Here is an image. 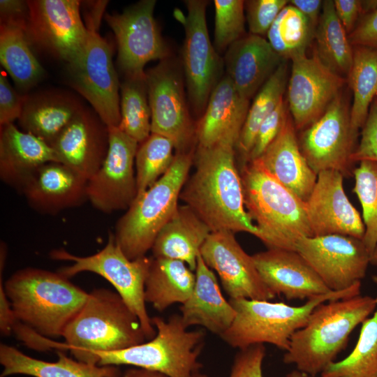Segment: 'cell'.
<instances>
[{"instance_id":"cell-45","label":"cell","mask_w":377,"mask_h":377,"mask_svg":"<svg viewBox=\"0 0 377 377\" xmlns=\"http://www.w3.org/2000/svg\"><path fill=\"white\" fill-rule=\"evenodd\" d=\"M377 161V98L371 103L362 126L359 144L351 156L353 163L362 161Z\"/></svg>"},{"instance_id":"cell-22","label":"cell","mask_w":377,"mask_h":377,"mask_svg":"<svg viewBox=\"0 0 377 377\" xmlns=\"http://www.w3.org/2000/svg\"><path fill=\"white\" fill-rule=\"evenodd\" d=\"M267 287L287 300H309L332 292L297 251L268 249L252 256Z\"/></svg>"},{"instance_id":"cell-35","label":"cell","mask_w":377,"mask_h":377,"mask_svg":"<svg viewBox=\"0 0 377 377\" xmlns=\"http://www.w3.org/2000/svg\"><path fill=\"white\" fill-rule=\"evenodd\" d=\"M287 80L288 66L285 60L260 88L250 105L235 146L242 165L247 161L260 125L283 98Z\"/></svg>"},{"instance_id":"cell-51","label":"cell","mask_w":377,"mask_h":377,"mask_svg":"<svg viewBox=\"0 0 377 377\" xmlns=\"http://www.w3.org/2000/svg\"><path fill=\"white\" fill-rule=\"evenodd\" d=\"M336 14L347 34L355 27L359 16L363 13L362 1L334 0Z\"/></svg>"},{"instance_id":"cell-36","label":"cell","mask_w":377,"mask_h":377,"mask_svg":"<svg viewBox=\"0 0 377 377\" xmlns=\"http://www.w3.org/2000/svg\"><path fill=\"white\" fill-rule=\"evenodd\" d=\"M353 93L350 124L359 132L377 96V50L362 46L353 49V65L348 76Z\"/></svg>"},{"instance_id":"cell-26","label":"cell","mask_w":377,"mask_h":377,"mask_svg":"<svg viewBox=\"0 0 377 377\" xmlns=\"http://www.w3.org/2000/svg\"><path fill=\"white\" fill-rule=\"evenodd\" d=\"M249 107L250 101L241 96L224 75L196 122L197 147H209L227 139L237 142Z\"/></svg>"},{"instance_id":"cell-56","label":"cell","mask_w":377,"mask_h":377,"mask_svg":"<svg viewBox=\"0 0 377 377\" xmlns=\"http://www.w3.org/2000/svg\"><path fill=\"white\" fill-rule=\"evenodd\" d=\"M370 264L377 267V244L371 254Z\"/></svg>"},{"instance_id":"cell-30","label":"cell","mask_w":377,"mask_h":377,"mask_svg":"<svg viewBox=\"0 0 377 377\" xmlns=\"http://www.w3.org/2000/svg\"><path fill=\"white\" fill-rule=\"evenodd\" d=\"M211 232L188 206L179 205L157 235L152 256L183 261L195 272L201 247Z\"/></svg>"},{"instance_id":"cell-28","label":"cell","mask_w":377,"mask_h":377,"mask_svg":"<svg viewBox=\"0 0 377 377\" xmlns=\"http://www.w3.org/2000/svg\"><path fill=\"white\" fill-rule=\"evenodd\" d=\"M84 107L79 98L65 91L27 94L18 125L51 146Z\"/></svg>"},{"instance_id":"cell-5","label":"cell","mask_w":377,"mask_h":377,"mask_svg":"<svg viewBox=\"0 0 377 377\" xmlns=\"http://www.w3.org/2000/svg\"><path fill=\"white\" fill-rule=\"evenodd\" d=\"M62 337L75 360L93 364L98 353L122 350L146 339L138 316L117 292L106 288L89 293Z\"/></svg>"},{"instance_id":"cell-6","label":"cell","mask_w":377,"mask_h":377,"mask_svg":"<svg viewBox=\"0 0 377 377\" xmlns=\"http://www.w3.org/2000/svg\"><path fill=\"white\" fill-rule=\"evenodd\" d=\"M360 281L346 290L307 300L300 306L269 300L230 298L236 316L220 337L230 346L239 350L267 343L286 352L293 334L306 324L316 307L328 301L360 295Z\"/></svg>"},{"instance_id":"cell-57","label":"cell","mask_w":377,"mask_h":377,"mask_svg":"<svg viewBox=\"0 0 377 377\" xmlns=\"http://www.w3.org/2000/svg\"><path fill=\"white\" fill-rule=\"evenodd\" d=\"M191 377H207V376L206 374L197 371L194 373Z\"/></svg>"},{"instance_id":"cell-40","label":"cell","mask_w":377,"mask_h":377,"mask_svg":"<svg viewBox=\"0 0 377 377\" xmlns=\"http://www.w3.org/2000/svg\"><path fill=\"white\" fill-rule=\"evenodd\" d=\"M175 149L170 139L154 133L139 144L135 158L137 196L153 186L168 170L174 161Z\"/></svg>"},{"instance_id":"cell-49","label":"cell","mask_w":377,"mask_h":377,"mask_svg":"<svg viewBox=\"0 0 377 377\" xmlns=\"http://www.w3.org/2000/svg\"><path fill=\"white\" fill-rule=\"evenodd\" d=\"M348 38L352 45L377 50V9L365 15Z\"/></svg>"},{"instance_id":"cell-18","label":"cell","mask_w":377,"mask_h":377,"mask_svg":"<svg viewBox=\"0 0 377 377\" xmlns=\"http://www.w3.org/2000/svg\"><path fill=\"white\" fill-rule=\"evenodd\" d=\"M288 101L295 129L315 122L325 111L345 83V78L332 71L314 51L291 59Z\"/></svg>"},{"instance_id":"cell-43","label":"cell","mask_w":377,"mask_h":377,"mask_svg":"<svg viewBox=\"0 0 377 377\" xmlns=\"http://www.w3.org/2000/svg\"><path fill=\"white\" fill-rule=\"evenodd\" d=\"M287 0H251L245 1L246 19L251 34L266 35Z\"/></svg>"},{"instance_id":"cell-25","label":"cell","mask_w":377,"mask_h":377,"mask_svg":"<svg viewBox=\"0 0 377 377\" xmlns=\"http://www.w3.org/2000/svg\"><path fill=\"white\" fill-rule=\"evenodd\" d=\"M49 162H59L52 147L13 124L0 126V178L22 193L36 172Z\"/></svg>"},{"instance_id":"cell-2","label":"cell","mask_w":377,"mask_h":377,"mask_svg":"<svg viewBox=\"0 0 377 377\" xmlns=\"http://www.w3.org/2000/svg\"><path fill=\"white\" fill-rule=\"evenodd\" d=\"M370 296L328 301L319 304L306 324L293 334L283 361L311 376L320 374L346 347L354 329L376 309Z\"/></svg>"},{"instance_id":"cell-37","label":"cell","mask_w":377,"mask_h":377,"mask_svg":"<svg viewBox=\"0 0 377 377\" xmlns=\"http://www.w3.org/2000/svg\"><path fill=\"white\" fill-rule=\"evenodd\" d=\"M372 279L377 286V276ZM376 300L377 304V296ZM320 377H377V304L374 315L362 323L357 342L351 353L329 365Z\"/></svg>"},{"instance_id":"cell-32","label":"cell","mask_w":377,"mask_h":377,"mask_svg":"<svg viewBox=\"0 0 377 377\" xmlns=\"http://www.w3.org/2000/svg\"><path fill=\"white\" fill-rule=\"evenodd\" d=\"M195 273L184 262L154 258L145 282V302L163 311L175 303H184L191 296Z\"/></svg>"},{"instance_id":"cell-19","label":"cell","mask_w":377,"mask_h":377,"mask_svg":"<svg viewBox=\"0 0 377 377\" xmlns=\"http://www.w3.org/2000/svg\"><path fill=\"white\" fill-rule=\"evenodd\" d=\"M205 264L218 274L231 299L271 300L276 295L263 281L249 256L230 231L212 232L200 249Z\"/></svg>"},{"instance_id":"cell-9","label":"cell","mask_w":377,"mask_h":377,"mask_svg":"<svg viewBox=\"0 0 377 377\" xmlns=\"http://www.w3.org/2000/svg\"><path fill=\"white\" fill-rule=\"evenodd\" d=\"M52 259L72 262L58 271L71 278L83 272L97 274L108 280L115 288L131 311L139 318L147 339L156 334L149 317L145 298L146 279L151 257L128 259L109 232L105 246L98 252L88 256H75L65 249H54L50 253Z\"/></svg>"},{"instance_id":"cell-11","label":"cell","mask_w":377,"mask_h":377,"mask_svg":"<svg viewBox=\"0 0 377 377\" xmlns=\"http://www.w3.org/2000/svg\"><path fill=\"white\" fill-rule=\"evenodd\" d=\"M187 13H175L184 28L182 66L191 110L199 118L223 75L224 61L209 39L206 20L208 1H184Z\"/></svg>"},{"instance_id":"cell-1","label":"cell","mask_w":377,"mask_h":377,"mask_svg":"<svg viewBox=\"0 0 377 377\" xmlns=\"http://www.w3.org/2000/svg\"><path fill=\"white\" fill-rule=\"evenodd\" d=\"M237 140L227 139L209 147H196L195 171L180 193L212 232H245L259 235L244 206L240 172L235 159Z\"/></svg>"},{"instance_id":"cell-3","label":"cell","mask_w":377,"mask_h":377,"mask_svg":"<svg viewBox=\"0 0 377 377\" xmlns=\"http://www.w3.org/2000/svg\"><path fill=\"white\" fill-rule=\"evenodd\" d=\"M16 319L47 338L62 337L89 293L60 273L26 267L3 285Z\"/></svg>"},{"instance_id":"cell-53","label":"cell","mask_w":377,"mask_h":377,"mask_svg":"<svg viewBox=\"0 0 377 377\" xmlns=\"http://www.w3.org/2000/svg\"><path fill=\"white\" fill-rule=\"evenodd\" d=\"M323 1L320 0H290L289 3L297 8L316 29L320 16Z\"/></svg>"},{"instance_id":"cell-15","label":"cell","mask_w":377,"mask_h":377,"mask_svg":"<svg viewBox=\"0 0 377 377\" xmlns=\"http://www.w3.org/2000/svg\"><path fill=\"white\" fill-rule=\"evenodd\" d=\"M358 133L353 131L348 109L340 93L324 113L306 128L299 142L301 151L311 169L319 172L332 170L343 177L353 172L351 156Z\"/></svg>"},{"instance_id":"cell-31","label":"cell","mask_w":377,"mask_h":377,"mask_svg":"<svg viewBox=\"0 0 377 377\" xmlns=\"http://www.w3.org/2000/svg\"><path fill=\"white\" fill-rule=\"evenodd\" d=\"M58 360L47 362L24 354L16 348L1 343L0 363L3 369L1 377L14 374L34 377H118L116 366H100L68 357L64 351H57Z\"/></svg>"},{"instance_id":"cell-7","label":"cell","mask_w":377,"mask_h":377,"mask_svg":"<svg viewBox=\"0 0 377 377\" xmlns=\"http://www.w3.org/2000/svg\"><path fill=\"white\" fill-rule=\"evenodd\" d=\"M195 149L177 152L168 170L135 199L117 221L114 237L130 260L146 256L162 228L176 212L193 163Z\"/></svg>"},{"instance_id":"cell-47","label":"cell","mask_w":377,"mask_h":377,"mask_svg":"<svg viewBox=\"0 0 377 377\" xmlns=\"http://www.w3.org/2000/svg\"><path fill=\"white\" fill-rule=\"evenodd\" d=\"M27 94L18 93L10 84L7 77L0 75V126L13 124L19 119Z\"/></svg>"},{"instance_id":"cell-27","label":"cell","mask_w":377,"mask_h":377,"mask_svg":"<svg viewBox=\"0 0 377 377\" xmlns=\"http://www.w3.org/2000/svg\"><path fill=\"white\" fill-rule=\"evenodd\" d=\"M281 184L306 202L317 180V174L304 157L289 117L281 131L258 158Z\"/></svg>"},{"instance_id":"cell-17","label":"cell","mask_w":377,"mask_h":377,"mask_svg":"<svg viewBox=\"0 0 377 377\" xmlns=\"http://www.w3.org/2000/svg\"><path fill=\"white\" fill-rule=\"evenodd\" d=\"M296 251L332 291L360 282L370 264L371 253L362 239L342 235L304 237Z\"/></svg>"},{"instance_id":"cell-55","label":"cell","mask_w":377,"mask_h":377,"mask_svg":"<svg viewBox=\"0 0 377 377\" xmlns=\"http://www.w3.org/2000/svg\"><path fill=\"white\" fill-rule=\"evenodd\" d=\"M286 377H318L317 376H311L306 373L302 372L297 369L293 370L288 373Z\"/></svg>"},{"instance_id":"cell-13","label":"cell","mask_w":377,"mask_h":377,"mask_svg":"<svg viewBox=\"0 0 377 377\" xmlns=\"http://www.w3.org/2000/svg\"><path fill=\"white\" fill-rule=\"evenodd\" d=\"M29 18L25 33L31 43L68 67L82 59L87 29L77 0H28Z\"/></svg>"},{"instance_id":"cell-41","label":"cell","mask_w":377,"mask_h":377,"mask_svg":"<svg viewBox=\"0 0 377 377\" xmlns=\"http://www.w3.org/2000/svg\"><path fill=\"white\" fill-rule=\"evenodd\" d=\"M353 174V192L361 204L365 226L362 241L371 254L377 244V161H360Z\"/></svg>"},{"instance_id":"cell-42","label":"cell","mask_w":377,"mask_h":377,"mask_svg":"<svg viewBox=\"0 0 377 377\" xmlns=\"http://www.w3.org/2000/svg\"><path fill=\"white\" fill-rule=\"evenodd\" d=\"M214 46L216 51L228 49L244 36L245 1L242 0H214Z\"/></svg>"},{"instance_id":"cell-16","label":"cell","mask_w":377,"mask_h":377,"mask_svg":"<svg viewBox=\"0 0 377 377\" xmlns=\"http://www.w3.org/2000/svg\"><path fill=\"white\" fill-rule=\"evenodd\" d=\"M109 147L99 169L87 180V200L100 212L127 209L137 196L134 170L139 143L119 127H108Z\"/></svg>"},{"instance_id":"cell-21","label":"cell","mask_w":377,"mask_h":377,"mask_svg":"<svg viewBox=\"0 0 377 377\" xmlns=\"http://www.w3.org/2000/svg\"><path fill=\"white\" fill-rule=\"evenodd\" d=\"M51 147L59 163L88 180L107 156L108 127L93 109L84 106Z\"/></svg>"},{"instance_id":"cell-39","label":"cell","mask_w":377,"mask_h":377,"mask_svg":"<svg viewBox=\"0 0 377 377\" xmlns=\"http://www.w3.org/2000/svg\"><path fill=\"white\" fill-rule=\"evenodd\" d=\"M119 128L139 144L151 134V110L146 76L125 77L120 84Z\"/></svg>"},{"instance_id":"cell-38","label":"cell","mask_w":377,"mask_h":377,"mask_svg":"<svg viewBox=\"0 0 377 377\" xmlns=\"http://www.w3.org/2000/svg\"><path fill=\"white\" fill-rule=\"evenodd\" d=\"M315 31L308 20L288 3L269 28L267 40L284 60L291 59L306 53Z\"/></svg>"},{"instance_id":"cell-58","label":"cell","mask_w":377,"mask_h":377,"mask_svg":"<svg viewBox=\"0 0 377 377\" xmlns=\"http://www.w3.org/2000/svg\"><path fill=\"white\" fill-rule=\"evenodd\" d=\"M376 98H377V96H376Z\"/></svg>"},{"instance_id":"cell-24","label":"cell","mask_w":377,"mask_h":377,"mask_svg":"<svg viewBox=\"0 0 377 377\" xmlns=\"http://www.w3.org/2000/svg\"><path fill=\"white\" fill-rule=\"evenodd\" d=\"M223 61L226 75L239 94L250 101L285 60L264 37L250 34L227 49Z\"/></svg>"},{"instance_id":"cell-8","label":"cell","mask_w":377,"mask_h":377,"mask_svg":"<svg viewBox=\"0 0 377 377\" xmlns=\"http://www.w3.org/2000/svg\"><path fill=\"white\" fill-rule=\"evenodd\" d=\"M151 322L156 330L154 338L122 350L98 353L94 355L95 363L100 366L131 365L169 377H191L199 371L204 331H188L180 314H174L167 320L155 316Z\"/></svg>"},{"instance_id":"cell-29","label":"cell","mask_w":377,"mask_h":377,"mask_svg":"<svg viewBox=\"0 0 377 377\" xmlns=\"http://www.w3.org/2000/svg\"><path fill=\"white\" fill-rule=\"evenodd\" d=\"M195 273L193 292L180 306L182 321L188 328L199 325L221 336L232 324L236 311L222 295L216 276L200 253Z\"/></svg>"},{"instance_id":"cell-48","label":"cell","mask_w":377,"mask_h":377,"mask_svg":"<svg viewBox=\"0 0 377 377\" xmlns=\"http://www.w3.org/2000/svg\"><path fill=\"white\" fill-rule=\"evenodd\" d=\"M13 332L27 346L39 351L67 350L65 343L53 341L17 320L13 325Z\"/></svg>"},{"instance_id":"cell-52","label":"cell","mask_w":377,"mask_h":377,"mask_svg":"<svg viewBox=\"0 0 377 377\" xmlns=\"http://www.w3.org/2000/svg\"><path fill=\"white\" fill-rule=\"evenodd\" d=\"M16 320L10 302L2 284V274H0V331L1 334L8 336L13 333V327Z\"/></svg>"},{"instance_id":"cell-12","label":"cell","mask_w":377,"mask_h":377,"mask_svg":"<svg viewBox=\"0 0 377 377\" xmlns=\"http://www.w3.org/2000/svg\"><path fill=\"white\" fill-rule=\"evenodd\" d=\"M151 132L170 139L177 152L196 145L195 128L179 66L171 57L145 71Z\"/></svg>"},{"instance_id":"cell-34","label":"cell","mask_w":377,"mask_h":377,"mask_svg":"<svg viewBox=\"0 0 377 377\" xmlns=\"http://www.w3.org/2000/svg\"><path fill=\"white\" fill-rule=\"evenodd\" d=\"M314 36L315 52L323 63L337 75L348 77L353 65V49L336 14L334 1H323Z\"/></svg>"},{"instance_id":"cell-44","label":"cell","mask_w":377,"mask_h":377,"mask_svg":"<svg viewBox=\"0 0 377 377\" xmlns=\"http://www.w3.org/2000/svg\"><path fill=\"white\" fill-rule=\"evenodd\" d=\"M288 116L286 105L283 98L260 125L246 163L258 159L263 155L281 131Z\"/></svg>"},{"instance_id":"cell-33","label":"cell","mask_w":377,"mask_h":377,"mask_svg":"<svg viewBox=\"0 0 377 377\" xmlns=\"http://www.w3.org/2000/svg\"><path fill=\"white\" fill-rule=\"evenodd\" d=\"M0 62L22 91L32 88L44 75L25 31L17 27L0 24Z\"/></svg>"},{"instance_id":"cell-14","label":"cell","mask_w":377,"mask_h":377,"mask_svg":"<svg viewBox=\"0 0 377 377\" xmlns=\"http://www.w3.org/2000/svg\"><path fill=\"white\" fill-rule=\"evenodd\" d=\"M156 0H142L121 13H106L117 44V64L125 77H145V65L171 57L154 17Z\"/></svg>"},{"instance_id":"cell-23","label":"cell","mask_w":377,"mask_h":377,"mask_svg":"<svg viewBox=\"0 0 377 377\" xmlns=\"http://www.w3.org/2000/svg\"><path fill=\"white\" fill-rule=\"evenodd\" d=\"M87 179L59 162L42 165L24 187L28 205L43 214L54 215L82 205L87 200Z\"/></svg>"},{"instance_id":"cell-46","label":"cell","mask_w":377,"mask_h":377,"mask_svg":"<svg viewBox=\"0 0 377 377\" xmlns=\"http://www.w3.org/2000/svg\"><path fill=\"white\" fill-rule=\"evenodd\" d=\"M265 353L263 344L239 350L234 359L229 377H264L263 363Z\"/></svg>"},{"instance_id":"cell-50","label":"cell","mask_w":377,"mask_h":377,"mask_svg":"<svg viewBox=\"0 0 377 377\" xmlns=\"http://www.w3.org/2000/svg\"><path fill=\"white\" fill-rule=\"evenodd\" d=\"M29 18L27 1L1 0L0 24H6L27 29Z\"/></svg>"},{"instance_id":"cell-10","label":"cell","mask_w":377,"mask_h":377,"mask_svg":"<svg viewBox=\"0 0 377 377\" xmlns=\"http://www.w3.org/2000/svg\"><path fill=\"white\" fill-rule=\"evenodd\" d=\"M104 12L97 8L84 11L87 40L81 60L69 66L71 86L91 105L108 127H118L120 114V83L112 61V48L98 29Z\"/></svg>"},{"instance_id":"cell-4","label":"cell","mask_w":377,"mask_h":377,"mask_svg":"<svg viewBox=\"0 0 377 377\" xmlns=\"http://www.w3.org/2000/svg\"><path fill=\"white\" fill-rule=\"evenodd\" d=\"M246 212L268 249L296 251L297 241L313 237L305 202L276 180L259 159L242 165Z\"/></svg>"},{"instance_id":"cell-20","label":"cell","mask_w":377,"mask_h":377,"mask_svg":"<svg viewBox=\"0 0 377 377\" xmlns=\"http://www.w3.org/2000/svg\"><path fill=\"white\" fill-rule=\"evenodd\" d=\"M343 179L341 172L332 170L318 174L305 202L313 236L342 235L362 239L365 226L343 190Z\"/></svg>"},{"instance_id":"cell-54","label":"cell","mask_w":377,"mask_h":377,"mask_svg":"<svg viewBox=\"0 0 377 377\" xmlns=\"http://www.w3.org/2000/svg\"><path fill=\"white\" fill-rule=\"evenodd\" d=\"M122 377H169L156 371L134 367L125 371Z\"/></svg>"}]
</instances>
